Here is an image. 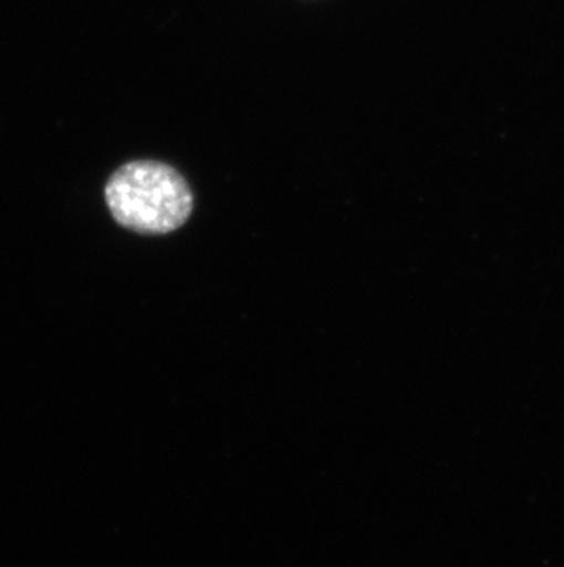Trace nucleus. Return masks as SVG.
<instances>
[{
	"label": "nucleus",
	"mask_w": 564,
	"mask_h": 567,
	"mask_svg": "<svg viewBox=\"0 0 564 567\" xmlns=\"http://www.w3.org/2000/svg\"><path fill=\"white\" fill-rule=\"evenodd\" d=\"M107 208L117 225L142 236L180 230L195 209L186 177L166 162L123 164L105 184Z\"/></svg>",
	"instance_id": "obj_1"
}]
</instances>
